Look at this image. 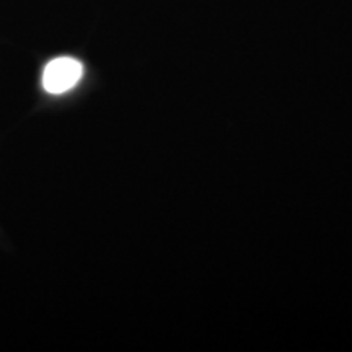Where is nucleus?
I'll list each match as a JSON object with an SVG mask.
<instances>
[{
    "label": "nucleus",
    "mask_w": 352,
    "mask_h": 352,
    "mask_svg": "<svg viewBox=\"0 0 352 352\" xmlns=\"http://www.w3.org/2000/svg\"><path fill=\"white\" fill-rule=\"evenodd\" d=\"M83 76V65L74 57H57L43 72V87L47 94L60 95L69 91Z\"/></svg>",
    "instance_id": "nucleus-1"
}]
</instances>
